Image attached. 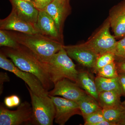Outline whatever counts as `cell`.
I'll return each mask as SVG.
<instances>
[{"mask_svg":"<svg viewBox=\"0 0 125 125\" xmlns=\"http://www.w3.org/2000/svg\"><path fill=\"white\" fill-rule=\"evenodd\" d=\"M26 87L31 99L33 112L32 125H52L55 116V108L49 95L39 96Z\"/></svg>","mask_w":125,"mask_h":125,"instance_id":"4","label":"cell"},{"mask_svg":"<svg viewBox=\"0 0 125 125\" xmlns=\"http://www.w3.org/2000/svg\"><path fill=\"white\" fill-rule=\"evenodd\" d=\"M117 125H125V112Z\"/></svg>","mask_w":125,"mask_h":125,"instance_id":"31","label":"cell"},{"mask_svg":"<svg viewBox=\"0 0 125 125\" xmlns=\"http://www.w3.org/2000/svg\"><path fill=\"white\" fill-rule=\"evenodd\" d=\"M102 110L90 114L84 119V125H97L98 123L105 120Z\"/></svg>","mask_w":125,"mask_h":125,"instance_id":"25","label":"cell"},{"mask_svg":"<svg viewBox=\"0 0 125 125\" xmlns=\"http://www.w3.org/2000/svg\"><path fill=\"white\" fill-rule=\"evenodd\" d=\"M80 87L85 90L87 94L98 101L99 92L95 79L90 73L87 71H79L76 83Z\"/></svg>","mask_w":125,"mask_h":125,"instance_id":"16","label":"cell"},{"mask_svg":"<svg viewBox=\"0 0 125 125\" xmlns=\"http://www.w3.org/2000/svg\"><path fill=\"white\" fill-rule=\"evenodd\" d=\"M71 58L83 66L93 69L98 55L85 46L83 43L71 46H63Z\"/></svg>","mask_w":125,"mask_h":125,"instance_id":"10","label":"cell"},{"mask_svg":"<svg viewBox=\"0 0 125 125\" xmlns=\"http://www.w3.org/2000/svg\"><path fill=\"white\" fill-rule=\"evenodd\" d=\"M76 102L79 106L84 119L90 114L102 109L98 101L88 94Z\"/></svg>","mask_w":125,"mask_h":125,"instance_id":"17","label":"cell"},{"mask_svg":"<svg viewBox=\"0 0 125 125\" xmlns=\"http://www.w3.org/2000/svg\"><path fill=\"white\" fill-rule=\"evenodd\" d=\"M98 76L106 78H114L118 76L115 62L107 65L99 70L97 73Z\"/></svg>","mask_w":125,"mask_h":125,"instance_id":"23","label":"cell"},{"mask_svg":"<svg viewBox=\"0 0 125 125\" xmlns=\"http://www.w3.org/2000/svg\"><path fill=\"white\" fill-rule=\"evenodd\" d=\"M0 67L13 73L22 80L29 88L37 95L42 96L48 95V92L45 89L38 78L33 74L19 69L2 51L0 53Z\"/></svg>","mask_w":125,"mask_h":125,"instance_id":"7","label":"cell"},{"mask_svg":"<svg viewBox=\"0 0 125 125\" xmlns=\"http://www.w3.org/2000/svg\"><path fill=\"white\" fill-rule=\"evenodd\" d=\"M0 46L6 47L13 49L20 47V45L10 32L6 30H0Z\"/></svg>","mask_w":125,"mask_h":125,"instance_id":"21","label":"cell"},{"mask_svg":"<svg viewBox=\"0 0 125 125\" xmlns=\"http://www.w3.org/2000/svg\"><path fill=\"white\" fill-rule=\"evenodd\" d=\"M115 61V56L113 52H107L98 55L93 69V72L96 74L99 70Z\"/></svg>","mask_w":125,"mask_h":125,"instance_id":"22","label":"cell"},{"mask_svg":"<svg viewBox=\"0 0 125 125\" xmlns=\"http://www.w3.org/2000/svg\"><path fill=\"white\" fill-rule=\"evenodd\" d=\"M10 81V78L6 73L1 72L0 73V94H2L4 83Z\"/></svg>","mask_w":125,"mask_h":125,"instance_id":"28","label":"cell"},{"mask_svg":"<svg viewBox=\"0 0 125 125\" xmlns=\"http://www.w3.org/2000/svg\"><path fill=\"white\" fill-rule=\"evenodd\" d=\"M0 29L13 30L29 34L39 33L35 27L19 17L13 9L7 17L0 20Z\"/></svg>","mask_w":125,"mask_h":125,"instance_id":"12","label":"cell"},{"mask_svg":"<svg viewBox=\"0 0 125 125\" xmlns=\"http://www.w3.org/2000/svg\"><path fill=\"white\" fill-rule=\"evenodd\" d=\"M39 10L36 27L39 33L63 43L62 37L58 32L53 19L43 10Z\"/></svg>","mask_w":125,"mask_h":125,"instance_id":"14","label":"cell"},{"mask_svg":"<svg viewBox=\"0 0 125 125\" xmlns=\"http://www.w3.org/2000/svg\"><path fill=\"white\" fill-rule=\"evenodd\" d=\"M118 74H125V61H115Z\"/></svg>","mask_w":125,"mask_h":125,"instance_id":"29","label":"cell"},{"mask_svg":"<svg viewBox=\"0 0 125 125\" xmlns=\"http://www.w3.org/2000/svg\"><path fill=\"white\" fill-rule=\"evenodd\" d=\"M121 94L115 91H105L99 94V104L102 108L114 106L121 104Z\"/></svg>","mask_w":125,"mask_h":125,"instance_id":"19","label":"cell"},{"mask_svg":"<svg viewBox=\"0 0 125 125\" xmlns=\"http://www.w3.org/2000/svg\"><path fill=\"white\" fill-rule=\"evenodd\" d=\"M111 27L108 18L96 33L83 43L84 45L98 55L107 52L114 53L117 41L110 32Z\"/></svg>","mask_w":125,"mask_h":125,"instance_id":"5","label":"cell"},{"mask_svg":"<svg viewBox=\"0 0 125 125\" xmlns=\"http://www.w3.org/2000/svg\"><path fill=\"white\" fill-rule=\"evenodd\" d=\"M102 113L104 119L113 123L117 125L125 112V108L120 105L102 108Z\"/></svg>","mask_w":125,"mask_h":125,"instance_id":"20","label":"cell"},{"mask_svg":"<svg viewBox=\"0 0 125 125\" xmlns=\"http://www.w3.org/2000/svg\"><path fill=\"white\" fill-rule=\"evenodd\" d=\"M2 52L19 69L35 75L47 91L53 88L54 83L45 64L29 49L21 45L17 49L7 47Z\"/></svg>","mask_w":125,"mask_h":125,"instance_id":"1","label":"cell"},{"mask_svg":"<svg viewBox=\"0 0 125 125\" xmlns=\"http://www.w3.org/2000/svg\"><path fill=\"white\" fill-rule=\"evenodd\" d=\"M42 62L46 66L54 84L64 79L77 82L79 71L63 47L58 52Z\"/></svg>","mask_w":125,"mask_h":125,"instance_id":"3","label":"cell"},{"mask_svg":"<svg viewBox=\"0 0 125 125\" xmlns=\"http://www.w3.org/2000/svg\"><path fill=\"white\" fill-rule=\"evenodd\" d=\"M4 104L0 105V125H32L33 112L32 106L25 101L21 104L14 111L6 107Z\"/></svg>","mask_w":125,"mask_h":125,"instance_id":"6","label":"cell"},{"mask_svg":"<svg viewBox=\"0 0 125 125\" xmlns=\"http://www.w3.org/2000/svg\"><path fill=\"white\" fill-rule=\"evenodd\" d=\"M114 53L116 61H125V36L117 42Z\"/></svg>","mask_w":125,"mask_h":125,"instance_id":"24","label":"cell"},{"mask_svg":"<svg viewBox=\"0 0 125 125\" xmlns=\"http://www.w3.org/2000/svg\"><path fill=\"white\" fill-rule=\"evenodd\" d=\"M95 83L99 93L105 91H115L121 94V89L118 76L114 78H106L97 76Z\"/></svg>","mask_w":125,"mask_h":125,"instance_id":"18","label":"cell"},{"mask_svg":"<svg viewBox=\"0 0 125 125\" xmlns=\"http://www.w3.org/2000/svg\"><path fill=\"white\" fill-rule=\"evenodd\" d=\"M53 0H33L31 1L33 4L38 10H43Z\"/></svg>","mask_w":125,"mask_h":125,"instance_id":"27","label":"cell"},{"mask_svg":"<svg viewBox=\"0 0 125 125\" xmlns=\"http://www.w3.org/2000/svg\"><path fill=\"white\" fill-rule=\"evenodd\" d=\"M21 100L19 96L16 95H11L5 97L4 104L9 108H12L19 106Z\"/></svg>","mask_w":125,"mask_h":125,"instance_id":"26","label":"cell"},{"mask_svg":"<svg viewBox=\"0 0 125 125\" xmlns=\"http://www.w3.org/2000/svg\"><path fill=\"white\" fill-rule=\"evenodd\" d=\"M108 19L116 38L125 37V0L111 9Z\"/></svg>","mask_w":125,"mask_h":125,"instance_id":"13","label":"cell"},{"mask_svg":"<svg viewBox=\"0 0 125 125\" xmlns=\"http://www.w3.org/2000/svg\"><path fill=\"white\" fill-rule=\"evenodd\" d=\"M43 10L53 19L58 32L62 37L64 23L71 10L69 0H53Z\"/></svg>","mask_w":125,"mask_h":125,"instance_id":"11","label":"cell"},{"mask_svg":"<svg viewBox=\"0 0 125 125\" xmlns=\"http://www.w3.org/2000/svg\"><path fill=\"white\" fill-rule=\"evenodd\" d=\"M87 94L77 83L64 79L54 84L52 89L48 92L49 96H61L64 98L77 102Z\"/></svg>","mask_w":125,"mask_h":125,"instance_id":"9","label":"cell"},{"mask_svg":"<svg viewBox=\"0 0 125 125\" xmlns=\"http://www.w3.org/2000/svg\"><path fill=\"white\" fill-rule=\"evenodd\" d=\"M11 34L20 45L30 50L42 62L58 52L64 45L40 33L29 34L19 32Z\"/></svg>","mask_w":125,"mask_h":125,"instance_id":"2","label":"cell"},{"mask_svg":"<svg viewBox=\"0 0 125 125\" xmlns=\"http://www.w3.org/2000/svg\"><path fill=\"white\" fill-rule=\"evenodd\" d=\"M9 0L12 6V9L14 10L17 15L37 30L36 25L39 10L34 7L32 2L24 0Z\"/></svg>","mask_w":125,"mask_h":125,"instance_id":"15","label":"cell"},{"mask_svg":"<svg viewBox=\"0 0 125 125\" xmlns=\"http://www.w3.org/2000/svg\"><path fill=\"white\" fill-rule=\"evenodd\" d=\"M118 78L121 89L122 94L125 97V74H118Z\"/></svg>","mask_w":125,"mask_h":125,"instance_id":"30","label":"cell"},{"mask_svg":"<svg viewBox=\"0 0 125 125\" xmlns=\"http://www.w3.org/2000/svg\"><path fill=\"white\" fill-rule=\"evenodd\" d=\"M121 104L125 108V100L122 102H121Z\"/></svg>","mask_w":125,"mask_h":125,"instance_id":"32","label":"cell"},{"mask_svg":"<svg viewBox=\"0 0 125 125\" xmlns=\"http://www.w3.org/2000/svg\"><path fill=\"white\" fill-rule=\"evenodd\" d=\"M49 96L53 101L55 108L54 121L57 124L64 125L73 116L82 115L79 106L76 102L64 98Z\"/></svg>","mask_w":125,"mask_h":125,"instance_id":"8","label":"cell"},{"mask_svg":"<svg viewBox=\"0 0 125 125\" xmlns=\"http://www.w3.org/2000/svg\"><path fill=\"white\" fill-rule=\"evenodd\" d=\"M24 0L28 1V2H31V0Z\"/></svg>","mask_w":125,"mask_h":125,"instance_id":"33","label":"cell"}]
</instances>
